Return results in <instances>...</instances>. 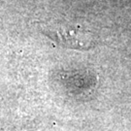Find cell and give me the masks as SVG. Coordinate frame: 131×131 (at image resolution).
Here are the masks:
<instances>
[{
  "instance_id": "1",
  "label": "cell",
  "mask_w": 131,
  "mask_h": 131,
  "mask_svg": "<svg viewBox=\"0 0 131 131\" xmlns=\"http://www.w3.org/2000/svg\"><path fill=\"white\" fill-rule=\"evenodd\" d=\"M41 29L48 37L66 48L88 50L93 46L94 38L92 34L81 27L45 24Z\"/></svg>"
}]
</instances>
